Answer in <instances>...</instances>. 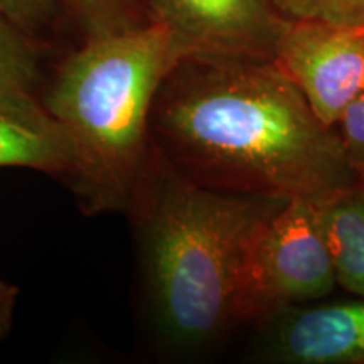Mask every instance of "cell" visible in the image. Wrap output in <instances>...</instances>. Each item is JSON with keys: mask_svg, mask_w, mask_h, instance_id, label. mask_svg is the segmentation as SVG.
<instances>
[{"mask_svg": "<svg viewBox=\"0 0 364 364\" xmlns=\"http://www.w3.org/2000/svg\"><path fill=\"white\" fill-rule=\"evenodd\" d=\"M150 140L204 188L327 199L363 182L332 127L265 59L188 58L150 113Z\"/></svg>", "mask_w": 364, "mask_h": 364, "instance_id": "obj_1", "label": "cell"}, {"mask_svg": "<svg viewBox=\"0 0 364 364\" xmlns=\"http://www.w3.org/2000/svg\"><path fill=\"white\" fill-rule=\"evenodd\" d=\"M188 58L273 61L287 17L273 0H142Z\"/></svg>", "mask_w": 364, "mask_h": 364, "instance_id": "obj_6", "label": "cell"}, {"mask_svg": "<svg viewBox=\"0 0 364 364\" xmlns=\"http://www.w3.org/2000/svg\"><path fill=\"white\" fill-rule=\"evenodd\" d=\"M336 135H338L343 150L351 162V166L364 176V93L358 97L341 113L334 125Z\"/></svg>", "mask_w": 364, "mask_h": 364, "instance_id": "obj_13", "label": "cell"}, {"mask_svg": "<svg viewBox=\"0 0 364 364\" xmlns=\"http://www.w3.org/2000/svg\"><path fill=\"white\" fill-rule=\"evenodd\" d=\"M321 220L336 282L364 297V182L322 199Z\"/></svg>", "mask_w": 364, "mask_h": 364, "instance_id": "obj_8", "label": "cell"}, {"mask_svg": "<svg viewBox=\"0 0 364 364\" xmlns=\"http://www.w3.org/2000/svg\"><path fill=\"white\" fill-rule=\"evenodd\" d=\"M184 59L171 34L147 22L86 38L43 90L41 103L73 150L65 182L88 216L127 211L150 145L154 100Z\"/></svg>", "mask_w": 364, "mask_h": 364, "instance_id": "obj_3", "label": "cell"}, {"mask_svg": "<svg viewBox=\"0 0 364 364\" xmlns=\"http://www.w3.org/2000/svg\"><path fill=\"white\" fill-rule=\"evenodd\" d=\"M273 63L332 127L364 93V24L287 19Z\"/></svg>", "mask_w": 364, "mask_h": 364, "instance_id": "obj_5", "label": "cell"}, {"mask_svg": "<svg viewBox=\"0 0 364 364\" xmlns=\"http://www.w3.org/2000/svg\"><path fill=\"white\" fill-rule=\"evenodd\" d=\"M90 36L120 33L147 24L142 0H59Z\"/></svg>", "mask_w": 364, "mask_h": 364, "instance_id": "obj_11", "label": "cell"}, {"mask_svg": "<svg viewBox=\"0 0 364 364\" xmlns=\"http://www.w3.org/2000/svg\"><path fill=\"white\" fill-rule=\"evenodd\" d=\"M59 0H0V17L36 39L41 27L48 24Z\"/></svg>", "mask_w": 364, "mask_h": 364, "instance_id": "obj_14", "label": "cell"}, {"mask_svg": "<svg viewBox=\"0 0 364 364\" xmlns=\"http://www.w3.org/2000/svg\"><path fill=\"white\" fill-rule=\"evenodd\" d=\"M363 182H364V176H363Z\"/></svg>", "mask_w": 364, "mask_h": 364, "instance_id": "obj_16", "label": "cell"}, {"mask_svg": "<svg viewBox=\"0 0 364 364\" xmlns=\"http://www.w3.org/2000/svg\"><path fill=\"white\" fill-rule=\"evenodd\" d=\"M285 201L204 188L150 140L127 213L150 322L167 351H206L243 324L248 253Z\"/></svg>", "mask_w": 364, "mask_h": 364, "instance_id": "obj_2", "label": "cell"}, {"mask_svg": "<svg viewBox=\"0 0 364 364\" xmlns=\"http://www.w3.org/2000/svg\"><path fill=\"white\" fill-rule=\"evenodd\" d=\"M0 167H24L66 181L73 150L56 124H41L0 110Z\"/></svg>", "mask_w": 364, "mask_h": 364, "instance_id": "obj_10", "label": "cell"}, {"mask_svg": "<svg viewBox=\"0 0 364 364\" xmlns=\"http://www.w3.org/2000/svg\"><path fill=\"white\" fill-rule=\"evenodd\" d=\"M321 201L287 199L260 228L245 267L243 322L258 324L285 307L316 302L338 285L322 228Z\"/></svg>", "mask_w": 364, "mask_h": 364, "instance_id": "obj_4", "label": "cell"}, {"mask_svg": "<svg viewBox=\"0 0 364 364\" xmlns=\"http://www.w3.org/2000/svg\"><path fill=\"white\" fill-rule=\"evenodd\" d=\"M36 39L0 17V110L54 124L41 103L43 90Z\"/></svg>", "mask_w": 364, "mask_h": 364, "instance_id": "obj_9", "label": "cell"}, {"mask_svg": "<svg viewBox=\"0 0 364 364\" xmlns=\"http://www.w3.org/2000/svg\"><path fill=\"white\" fill-rule=\"evenodd\" d=\"M17 297H19V287L0 280V341L12 329Z\"/></svg>", "mask_w": 364, "mask_h": 364, "instance_id": "obj_15", "label": "cell"}, {"mask_svg": "<svg viewBox=\"0 0 364 364\" xmlns=\"http://www.w3.org/2000/svg\"><path fill=\"white\" fill-rule=\"evenodd\" d=\"M287 19L364 24V0H273Z\"/></svg>", "mask_w": 364, "mask_h": 364, "instance_id": "obj_12", "label": "cell"}, {"mask_svg": "<svg viewBox=\"0 0 364 364\" xmlns=\"http://www.w3.org/2000/svg\"><path fill=\"white\" fill-rule=\"evenodd\" d=\"M262 356L289 364H364V297L290 306L258 322Z\"/></svg>", "mask_w": 364, "mask_h": 364, "instance_id": "obj_7", "label": "cell"}]
</instances>
